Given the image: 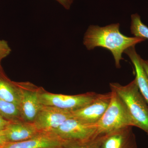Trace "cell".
<instances>
[{"mask_svg":"<svg viewBox=\"0 0 148 148\" xmlns=\"http://www.w3.org/2000/svg\"><path fill=\"white\" fill-rule=\"evenodd\" d=\"M119 28V23L104 27L92 25L86 32L83 40L84 45L88 50L102 47L110 50L118 69L121 67V60L123 59V53L129 48L145 40L140 37H130L123 34Z\"/></svg>","mask_w":148,"mask_h":148,"instance_id":"cell-1","label":"cell"},{"mask_svg":"<svg viewBox=\"0 0 148 148\" xmlns=\"http://www.w3.org/2000/svg\"><path fill=\"white\" fill-rule=\"evenodd\" d=\"M110 86L126 106L134 126L148 135V105L139 90L136 79L126 85L110 83Z\"/></svg>","mask_w":148,"mask_h":148,"instance_id":"cell-2","label":"cell"},{"mask_svg":"<svg viewBox=\"0 0 148 148\" xmlns=\"http://www.w3.org/2000/svg\"><path fill=\"white\" fill-rule=\"evenodd\" d=\"M112 98L108 108L97 123L99 136L127 126L134 123L124 103L116 92L111 90Z\"/></svg>","mask_w":148,"mask_h":148,"instance_id":"cell-3","label":"cell"},{"mask_svg":"<svg viewBox=\"0 0 148 148\" xmlns=\"http://www.w3.org/2000/svg\"><path fill=\"white\" fill-rule=\"evenodd\" d=\"M52 133L68 144H82L98 138V125L81 121L72 117L66 120Z\"/></svg>","mask_w":148,"mask_h":148,"instance_id":"cell-4","label":"cell"},{"mask_svg":"<svg viewBox=\"0 0 148 148\" xmlns=\"http://www.w3.org/2000/svg\"><path fill=\"white\" fill-rule=\"evenodd\" d=\"M98 94L88 92L78 95H65L49 92L39 93L41 105L53 106L65 110L72 112L88 106L95 100Z\"/></svg>","mask_w":148,"mask_h":148,"instance_id":"cell-5","label":"cell"},{"mask_svg":"<svg viewBox=\"0 0 148 148\" xmlns=\"http://www.w3.org/2000/svg\"><path fill=\"white\" fill-rule=\"evenodd\" d=\"M72 117L71 112L41 105L33 123L41 133H52L66 120Z\"/></svg>","mask_w":148,"mask_h":148,"instance_id":"cell-6","label":"cell"},{"mask_svg":"<svg viewBox=\"0 0 148 148\" xmlns=\"http://www.w3.org/2000/svg\"><path fill=\"white\" fill-rule=\"evenodd\" d=\"M132 126L100 135L95 139L97 148H138Z\"/></svg>","mask_w":148,"mask_h":148,"instance_id":"cell-7","label":"cell"},{"mask_svg":"<svg viewBox=\"0 0 148 148\" xmlns=\"http://www.w3.org/2000/svg\"><path fill=\"white\" fill-rule=\"evenodd\" d=\"M112 92L98 94L94 101L88 106L71 112L73 117L90 124H97L108 107Z\"/></svg>","mask_w":148,"mask_h":148,"instance_id":"cell-8","label":"cell"},{"mask_svg":"<svg viewBox=\"0 0 148 148\" xmlns=\"http://www.w3.org/2000/svg\"><path fill=\"white\" fill-rule=\"evenodd\" d=\"M68 143L52 133H40L18 142H8L1 148H65Z\"/></svg>","mask_w":148,"mask_h":148,"instance_id":"cell-9","label":"cell"},{"mask_svg":"<svg viewBox=\"0 0 148 148\" xmlns=\"http://www.w3.org/2000/svg\"><path fill=\"white\" fill-rule=\"evenodd\" d=\"M21 93L20 110L22 119L26 122L33 123L38 113L41 105L37 90L26 89V84H19Z\"/></svg>","mask_w":148,"mask_h":148,"instance_id":"cell-10","label":"cell"},{"mask_svg":"<svg viewBox=\"0 0 148 148\" xmlns=\"http://www.w3.org/2000/svg\"><path fill=\"white\" fill-rule=\"evenodd\" d=\"M8 142H18L29 140L41 132L33 123L12 122L5 129Z\"/></svg>","mask_w":148,"mask_h":148,"instance_id":"cell-11","label":"cell"},{"mask_svg":"<svg viewBox=\"0 0 148 148\" xmlns=\"http://www.w3.org/2000/svg\"><path fill=\"white\" fill-rule=\"evenodd\" d=\"M130 58L135 67L136 79L139 90L148 105V76L142 64V58L136 52L135 46L124 51Z\"/></svg>","mask_w":148,"mask_h":148,"instance_id":"cell-12","label":"cell"},{"mask_svg":"<svg viewBox=\"0 0 148 148\" xmlns=\"http://www.w3.org/2000/svg\"><path fill=\"white\" fill-rule=\"evenodd\" d=\"M0 98L9 103H13L18 106L20 108L21 93L19 84L11 82L1 71Z\"/></svg>","mask_w":148,"mask_h":148,"instance_id":"cell-13","label":"cell"},{"mask_svg":"<svg viewBox=\"0 0 148 148\" xmlns=\"http://www.w3.org/2000/svg\"><path fill=\"white\" fill-rule=\"evenodd\" d=\"M0 114L5 119L12 122H20L22 119L18 106L0 98Z\"/></svg>","mask_w":148,"mask_h":148,"instance_id":"cell-14","label":"cell"},{"mask_svg":"<svg viewBox=\"0 0 148 148\" xmlns=\"http://www.w3.org/2000/svg\"><path fill=\"white\" fill-rule=\"evenodd\" d=\"M130 31L135 37L148 39V27L143 24L140 15L138 14L131 15Z\"/></svg>","mask_w":148,"mask_h":148,"instance_id":"cell-15","label":"cell"},{"mask_svg":"<svg viewBox=\"0 0 148 148\" xmlns=\"http://www.w3.org/2000/svg\"><path fill=\"white\" fill-rule=\"evenodd\" d=\"M11 51L8 42L5 40H0V64L2 60L9 55Z\"/></svg>","mask_w":148,"mask_h":148,"instance_id":"cell-16","label":"cell"},{"mask_svg":"<svg viewBox=\"0 0 148 148\" xmlns=\"http://www.w3.org/2000/svg\"><path fill=\"white\" fill-rule=\"evenodd\" d=\"M95 139L91 142L82 144H68L65 148H97Z\"/></svg>","mask_w":148,"mask_h":148,"instance_id":"cell-17","label":"cell"},{"mask_svg":"<svg viewBox=\"0 0 148 148\" xmlns=\"http://www.w3.org/2000/svg\"><path fill=\"white\" fill-rule=\"evenodd\" d=\"M8 143L5 129L0 130V148L2 147Z\"/></svg>","mask_w":148,"mask_h":148,"instance_id":"cell-18","label":"cell"},{"mask_svg":"<svg viewBox=\"0 0 148 148\" xmlns=\"http://www.w3.org/2000/svg\"><path fill=\"white\" fill-rule=\"evenodd\" d=\"M12 121L5 119L0 114V130L5 129Z\"/></svg>","mask_w":148,"mask_h":148,"instance_id":"cell-19","label":"cell"},{"mask_svg":"<svg viewBox=\"0 0 148 148\" xmlns=\"http://www.w3.org/2000/svg\"><path fill=\"white\" fill-rule=\"evenodd\" d=\"M57 1L67 9L70 8L71 4L73 1V0H57Z\"/></svg>","mask_w":148,"mask_h":148,"instance_id":"cell-20","label":"cell"},{"mask_svg":"<svg viewBox=\"0 0 148 148\" xmlns=\"http://www.w3.org/2000/svg\"><path fill=\"white\" fill-rule=\"evenodd\" d=\"M142 64H143L144 69L148 76V60L142 59Z\"/></svg>","mask_w":148,"mask_h":148,"instance_id":"cell-21","label":"cell"}]
</instances>
